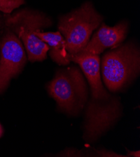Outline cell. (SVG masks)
I'll return each mask as SVG.
<instances>
[{
	"mask_svg": "<svg viewBox=\"0 0 140 157\" xmlns=\"http://www.w3.org/2000/svg\"><path fill=\"white\" fill-rule=\"evenodd\" d=\"M69 59L80 66L90 87V96L97 99H105L111 94L104 86L101 80V58L99 55L81 51L69 55Z\"/></svg>",
	"mask_w": 140,
	"mask_h": 157,
	"instance_id": "obj_8",
	"label": "cell"
},
{
	"mask_svg": "<svg viewBox=\"0 0 140 157\" xmlns=\"http://www.w3.org/2000/svg\"><path fill=\"white\" fill-rule=\"evenodd\" d=\"M26 63V56L21 40L6 28V33L0 39V93L22 71Z\"/></svg>",
	"mask_w": 140,
	"mask_h": 157,
	"instance_id": "obj_6",
	"label": "cell"
},
{
	"mask_svg": "<svg viewBox=\"0 0 140 157\" xmlns=\"http://www.w3.org/2000/svg\"><path fill=\"white\" fill-rule=\"evenodd\" d=\"M58 155L64 156H81L82 155V154L81 153L79 150L73 148H69V150H68V149H66L63 151V153H60Z\"/></svg>",
	"mask_w": 140,
	"mask_h": 157,
	"instance_id": "obj_11",
	"label": "cell"
},
{
	"mask_svg": "<svg viewBox=\"0 0 140 157\" xmlns=\"http://www.w3.org/2000/svg\"><path fill=\"white\" fill-rule=\"evenodd\" d=\"M103 22V17L90 2H84L79 8L61 15L58 18V30L63 36L69 55L82 51L93 31Z\"/></svg>",
	"mask_w": 140,
	"mask_h": 157,
	"instance_id": "obj_3",
	"label": "cell"
},
{
	"mask_svg": "<svg viewBox=\"0 0 140 157\" xmlns=\"http://www.w3.org/2000/svg\"><path fill=\"white\" fill-rule=\"evenodd\" d=\"M82 138L94 144L111 130L121 118L123 106L119 97L110 95L105 99L89 96L84 108Z\"/></svg>",
	"mask_w": 140,
	"mask_h": 157,
	"instance_id": "obj_5",
	"label": "cell"
},
{
	"mask_svg": "<svg viewBox=\"0 0 140 157\" xmlns=\"http://www.w3.org/2000/svg\"><path fill=\"white\" fill-rule=\"evenodd\" d=\"M52 19L47 15L28 9L16 12L5 21L6 28L22 40L28 59L32 62L42 61L46 58L49 46L37 36L36 32L52 26Z\"/></svg>",
	"mask_w": 140,
	"mask_h": 157,
	"instance_id": "obj_4",
	"label": "cell"
},
{
	"mask_svg": "<svg viewBox=\"0 0 140 157\" xmlns=\"http://www.w3.org/2000/svg\"><path fill=\"white\" fill-rule=\"evenodd\" d=\"M37 36L49 46V55L52 60L59 65L67 66L70 61L67 51L64 38L59 31L57 32H36Z\"/></svg>",
	"mask_w": 140,
	"mask_h": 157,
	"instance_id": "obj_9",
	"label": "cell"
},
{
	"mask_svg": "<svg viewBox=\"0 0 140 157\" xmlns=\"http://www.w3.org/2000/svg\"><path fill=\"white\" fill-rule=\"evenodd\" d=\"M98 156H126L121 155H118L114 152H111L110 151H106V150H98Z\"/></svg>",
	"mask_w": 140,
	"mask_h": 157,
	"instance_id": "obj_12",
	"label": "cell"
},
{
	"mask_svg": "<svg viewBox=\"0 0 140 157\" xmlns=\"http://www.w3.org/2000/svg\"><path fill=\"white\" fill-rule=\"evenodd\" d=\"M128 31L127 20H122L114 26L102 22L82 51L99 55L106 49L113 48L122 43L127 37Z\"/></svg>",
	"mask_w": 140,
	"mask_h": 157,
	"instance_id": "obj_7",
	"label": "cell"
},
{
	"mask_svg": "<svg viewBox=\"0 0 140 157\" xmlns=\"http://www.w3.org/2000/svg\"><path fill=\"white\" fill-rule=\"evenodd\" d=\"M46 88L56 101L58 110L69 117L79 116L89 97L84 75L74 65L58 69Z\"/></svg>",
	"mask_w": 140,
	"mask_h": 157,
	"instance_id": "obj_2",
	"label": "cell"
},
{
	"mask_svg": "<svg viewBox=\"0 0 140 157\" xmlns=\"http://www.w3.org/2000/svg\"><path fill=\"white\" fill-rule=\"evenodd\" d=\"M25 3V0H0V11L10 14Z\"/></svg>",
	"mask_w": 140,
	"mask_h": 157,
	"instance_id": "obj_10",
	"label": "cell"
},
{
	"mask_svg": "<svg viewBox=\"0 0 140 157\" xmlns=\"http://www.w3.org/2000/svg\"><path fill=\"white\" fill-rule=\"evenodd\" d=\"M140 156V153H139V151H128V153L127 155V156Z\"/></svg>",
	"mask_w": 140,
	"mask_h": 157,
	"instance_id": "obj_13",
	"label": "cell"
},
{
	"mask_svg": "<svg viewBox=\"0 0 140 157\" xmlns=\"http://www.w3.org/2000/svg\"><path fill=\"white\" fill-rule=\"evenodd\" d=\"M140 73V50L136 41L121 43L106 52L101 59L102 82L109 91H122Z\"/></svg>",
	"mask_w": 140,
	"mask_h": 157,
	"instance_id": "obj_1",
	"label": "cell"
},
{
	"mask_svg": "<svg viewBox=\"0 0 140 157\" xmlns=\"http://www.w3.org/2000/svg\"><path fill=\"white\" fill-rule=\"evenodd\" d=\"M3 128H2V124H0V137H1L3 135Z\"/></svg>",
	"mask_w": 140,
	"mask_h": 157,
	"instance_id": "obj_14",
	"label": "cell"
}]
</instances>
